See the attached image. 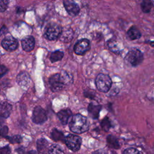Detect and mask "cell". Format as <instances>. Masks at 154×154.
<instances>
[{"instance_id":"1","label":"cell","mask_w":154,"mask_h":154,"mask_svg":"<svg viewBox=\"0 0 154 154\" xmlns=\"http://www.w3.org/2000/svg\"><path fill=\"white\" fill-rule=\"evenodd\" d=\"M72 82V76L64 70L59 73L54 74L49 79L51 89L54 92L61 91L66 85L71 84Z\"/></svg>"},{"instance_id":"2","label":"cell","mask_w":154,"mask_h":154,"mask_svg":"<svg viewBox=\"0 0 154 154\" xmlns=\"http://www.w3.org/2000/svg\"><path fill=\"white\" fill-rule=\"evenodd\" d=\"M69 128L71 131L76 134H81L88 130L89 124L87 119L80 114L74 115L69 123Z\"/></svg>"},{"instance_id":"3","label":"cell","mask_w":154,"mask_h":154,"mask_svg":"<svg viewBox=\"0 0 154 154\" xmlns=\"http://www.w3.org/2000/svg\"><path fill=\"white\" fill-rule=\"evenodd\" d=\"M144 57L143 52L137 48H132L126 54L125 60L131 66L135 67L141 64Z\"/></svg>"},{"instance_id":"4","label":"cell","mask_w":154,"mask_h":154,"mask_svg":"<svg viewBox=\"0 0 154 154\" xmlns=\"http://www.w3.org/2000/svg\"><path fill=\"white\" fill-rule=\"evenodd\" d=\"M95 84L99 91L106 93L111 87L112 80L109 75L100 73L97 75L95 79Z\"/></svg>"},{"instance_id":"5","label":"cell","mask_w":154,"mask_h":154,"mask_svg":"<svg viewBox=\"0 0 154 154\" xmlns=\"http://www.w3.org/2000/svg\"><path fill=\"white\" fill-rule=\"evenodd\" d=\"M62 31V28L59 25L51 23L46 28L44 33V37L49 40H54L60 38Z\"/></svg>"},{"instance_id":"6","label":"cell","mask_w":154,"mask_h":154,"mask_svg":"<svg viewBox=\"0 0 154 154\" xmlns=\"http://www.w3.org/2000/svg\"><path fill=\"white\" fill-rule=\"evenodd\" d=\"M67 147L73 152H76L79 150L81 144H82V139L80 137L73 135V134H69L65 138L64 141Z\"/></svg>"},{"instance_id":"7","label":"cell","mask_w":154,"mask_h":154,"mask_svg":"<svg viewBox=\"0 0 154 154\" xmlns=\"http://www.w3.org/2000/svg\"><path fill=\"white\" fill-rule=\"evenodd\" d=\"M46 111L40 106H36L32 111V120L35 124H42L47 120Z\"/></svg>"},{"instance_id":"8","label":"cell","mask_w":154,"mask_h":154,"mask_svg":"<svg viewBox=\"0 0 154 154\" xmlns=\"http://www.w3.org/2000/svg\"><path fill=\"white\" fill-rule=\"evenodd\" d=\"M2 47L8 52L16 50L18 46V41L11 35H7L1 41Z\"/></svg>"},{"instance_id":"9","label":"cell","mask_w":154,"mask_h":154,"mask_svg":"<svg viewBox=\"0 0 154 154\" xmlns=\"http://www.w3.org/2000/svg\"><path fill=\"white\" fill-rule=\"evenodd\" d=\"M90 48V42L87 38L79 40L75 45L73 51L77 55H81L84 54Z\"/></svg>"},{"instance_id":"10","label":"cell","mask_w":154,"mask_h":154,"mask_svg":"<svg viewBox=\"0 0 154 154\" xmlns=\"http://www.w3.org/2000/svg\"><path fill=\"white\" fill-rule=\"evenodd\" d=\"M63 4L65 9L70 16H76L80 10L79 5L73 1H64Z\"/></svg>"},{"instance_id":"11","label":"cell","mask_w":154,"mask_h":154,"mask_svg":"<svg viewBox=\"0 0 154 154\" xmlns=\"http://www.w3.org/2000/svg\"><path fill=\"white\" fill-rule=\"evenodd\" d=\"M16 81L19 85L23 88H28L31 82V78L26 72H21L16 78Z\"/></svg>"},{"instance_id":"12","label":"cell","mask_w":154,"mask_h":154,"mask_svg":"<svg viewBox=\"0 0 154 154\" xmlns=\"http://www.w3.org/2000/svg\"><path fill=\"white\" fill-rule=\"evenodd\" d=\"M21 45L25 52H31L34 48L35 39L31 35H26L22 39Z\"/></svg>"},{"instance_id":"13","label":"cell","mask_w":154,"mask_h":154,"mask_svg":"<svg viewBox=\"0 0 154 154\" xmlns=\"http://www.w3.org/2000/svg\"><path fill=\"white\" fill-rule=\"evenodd\" d=\"M72 116V111L69 109H62L57 113L58 118L63 125H66L68 123V121Z\"/></svg>"},{"instance_id":"14","label":"cell","mask_w":154,"mask_h":154,"mask_svg":"<svg viewBox=\"0 0 154 154\" xmlns=\"http://www.w3.org/2000/svg\"><path fill=\"white\" fill-rule=\"evenodd\" d=\"M12 109V106L7 101L1 103L0 106V116L1 117L6 119L9 117Z\"/></svg>"},{"instance_id":"15","label":"cell","mask_w":154,"mask_h":154,"mask_svg":"<svg viewBox=\"0 0 154 154\" xmlns=\"http://www.w3.org/2000/svg\"><path fill=\"white\" fill-rule=\"evenodd\" d=\"M101 109H102L101 105H94L91 102L88 106V114L91 118L94 119H96L99 116V113Z\"/></svg>"},{"instance_id":"16","label":"cell","mask_w":154,"mask_h":154,"mask_svg":"<svg viewBox=\"0 0 154 154\" xmlns=\"http://www.w3.org/2000/svg\"><path fill=\"white\" fill-rule=\"evenodd\" d=\"M48 142L43 138H40L37 140V148L39 154H46L49 150Z\"/></svg>"},{"instance_id":"17","label":"cell","mask_w":154,"mask_h":154,"mask_svg":"<svg viewBox=\"0 0 154 154\" xmlns=\"http://www.w3.org/2000/svg\"><path fill=\"white\" fill-rule=\"evenodd\" d=\"M127 36L131 40H135L140 38L142 36L141 31L135 26H131L127 31Z\"/></svg>"},{"instance_id":"18","label":"cell","mask_w":154,"mask_h":154,"mask_svg":"<svg viewBox=\"0 0 154 154\" xmlns=\"http://www.w3.org/2000/svg\"><path fill=\"white\" fill-rule=\"evenodd\" d=\"M153 7V2L150 0H144L140 4V8L144 13H149Z\"/></svg>"},{"instance_id":"19","label":"cell","mask_w":154,"mask_h":154,"mask_svg":"<svg viewBox=\"0 0 154 154\" xmlns=\"http://www.w3.org/2000/svg\"><path fill=\"white\" fill-rule=\"evenodd\" d=\"M73 35V31L71 29H68L62 31L60 39L63 42H69L72 39Z\"/></svg>"},{"instance_id":"20","label":"cell","mask_w":154,"mask_h":154,"mask_svg":"<svg viewBox=\"0 0 154 154\" xmlns=\"http://www.w3.org/2000/svg\"><path fill=\"white\" fill-rule=\"evenodd\" d=\"M106 141L108 143V145L113 149H119L120 148V144L119 143L118 140L116 137H114L112 135H108L106 138Z\"/></svg>"},{"instance_id":"21","label":"cell","mask_w":154,"mask_h":154,"mask_svg":"<svg viewBox=\"0 0 154 154\" xmlns=\"http://www.w3.org/2000/svg\"><path fill=\"white\" fill-rule=\"evenodd\" d=\"M51 137L54 140L57 141H65V138H66L64 137L63 133L57 129H54L52 130L51 132Z\"/></svg>"},{"instance_id":"22","label":"cell","mask_w":154,"mask_h":154,"mask_svg":"<svg viewBox=\"0 0 154 154\" xmlns=\"http://www.w3.org/2000/svg\"><path fill=\"white\" fill-rule=\"evenodd\" d=\"M64 56L63 52L61 51H55L51 53L50 55V60L52 63H55L57 61L62 60Z\"/></svg>"},{"instance_id":"23","label":"cell","mask_w":154,"mask_h":154,"mask_svg":"<svg viewBox=\"0 0 154 154\" xmlns=\"http://www.w3.org/2000/svg\"><path fill=\"white\" fill-rule=\"evenodd\" d=\"M49 154H65L61 147L57 144H52L49 147Z\"/></svg>"},{"instance_id":"24","label":"cell","mask_w":154,"mask_h":154,"mask_svg":"<svg viewBox=\"0 0 154 154\" xmlns=\"http://www.w3.org/2000/svg\"><path fill=\"white\" fill-rule=\"evenodd\" d=\"M100 126L104 131H108L111 127V123L108 117H105L101 122Z\"/></svg>"},{"instance_id":"25","label":"cell","mask_w":154,"mask_h":154,"mask_svg":"<svg viewBox=\"0 0 154 154\" xmlns=\"http://www.w3.org/2000/svg\"><path fill=\"white\" fill-rule=\"evenodd\" d=\"M11 143H20L22 141V138L19 135H16L11 137H5Z\"/></svg>"},{"instance_id":"26","label":"cell","mask_w":154,"mask_h":154,"mask_svg":"<svg viewBox=\"0 0 154 154\" xmlns=\"http://www.w3.org/2000/svg\"><path fill=\"white\" fill-rule=\"evenodd\" d=\"M108 46L109 49L111 50V51H112L115 54H118V52H120L119 49L117 48L116 46L115 40H109L108 42Z\"/></svg>"},{"instance_id":"27","label":"cell","mask_w":154,"mask_h":154,"mask_svg":"<svg viewBox=\"0 0 154 154\" xmlns=\"http://www.w3.org/2000/svg\"><path fill=\"white\" fill-rule=\"evenodd\" d=\"M123 154H141V153L137 149L133 147H129L124 150Z\"/></svg>"},{"instance_id":"28","label":"cell","mask_w":154,"mask_h":154,"mask_svg":"<svg viewBox=\"0 0 154 154\" xmlns=\"http://www.w3.org/2000/svg\"><path fill=\"white\" fill-rule=\"evenodd\" d=\"M8 1H1L0 2V11L1 12H4L6 10L8 7Z\"/></svg>"},{"instance_id":"29","label":"cell","mask_w":154,"mask_h":154,"mask_svg":"<svg viewBox=\"0 0 154 154\" xmlns=\"http://www.w3.org/2000/svg\"><path fill=\"white\" fill-rule=\"evenodd\" d=\"M0 154H11V149L8 146L2 147L0 149Z\"/></svg>"},{"instance_id":"30","label":"cell","mask_w":154,"mask_h":154,"mask_svg":"<svg viewBox=\"0 0 154 154\" xmlns=\"http://www.w3.org/2000/svg\"><path fill=\"white\" fill-rule=\"evenodd\" d=\"M8 72V69L4 65H1L0 67V76L2 78L7 72Z\"/></svg>"},{"instance_id":"31","label":"cell","mask_w":154,"mask_h":154,"mask_svg":"<svg viewBox=\"0 0 154 154\" xmlns=\"http://www.w3.org/2000/svg\"><path fill=\"white\" fill-rule=\"evenodd\" d=\"M8 127L7 126H2L1 128V136L5 137L6 135L8 133Z\"/></svg>"},{"instance_id":"32","label":"cell","mask_w":154,"mask_h":154,"mask_svg":"<svg viewBox=\"0 0 154 154\" xmlns=\"http://www.w3.org/2000/svg\"><path fill=\"white\" fill-rule=\"evenodd\" d=\"M92 154H107V153L106 152V151H105L103 150L99 149V150L94 151Z\"/></svg>"},{"instance_id":"33","label":"cell","mask_w":154,"mask_h":154,"mask_svg":"<svg viewBox=\"0 0 154 154\" xmlns=\"http://www.w3.org/2000/svg\"><path fill=\"white\" fill-rule=\"evenodd\" d=\"M16 151L18 153V154H24L25 149L22 146H21L20 147H19L18 149H17Z\"/></svg>"},{"instance_id":"34","label":"cell","mask_w":154,"mask_h":154,"mask_svg":"<svg viewBox=\"0 0 154 154\" xmlns=\"http://www.w3.org/2000/svg\"><path fill=\"white\" fill-rule=\"evenodd\" d=\"M146 44H148L152 48H154V40H147L144 42Z\"/></svg>"},{"instance_id":"35","label":"cell","mask_w":154,"mask_h":154,"mask_svg":"<svg viewBox=\"0 0 154 154\" xmlns=\"http://www.w3.org/2000/svg\"><path fill=\"white\" fill-rule=\"evenodd\" d=\"M27 154H37V153L35 150H30L27 153Z\"/></svg>"}]
</instances>
